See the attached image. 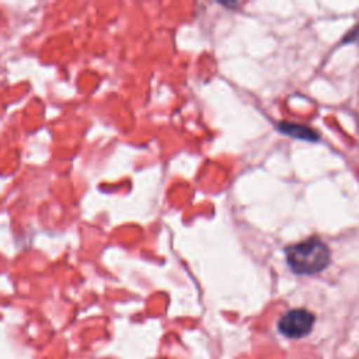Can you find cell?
<instances>
[{"mask_svg":"<svg viewBox=\"0 0 359 359\" xmlns=\"http://www.w3.org/2000/svg\"><path fill=\"white\" fill-rule=\"evenodd\" d=\"M286 261L297 275H314L330 264V248L316 237L307 238L286 248Z\"/></svg>","mask_w":359,"mask_h":359,"instance_id":"1","label":"cell"},{"mask_svg":"<svg viewBox=\"0 0 359 359\" xmlns=\"http://www.w3.org/2000/svg\"><path fill=\"white\" fill-rule=\"evenodd\" d=\"M278 129L287 136H292L294 139H300V140H307V142H316L318 140V133L307 126V125H302V123H290V122H280L278 125Z\"/></svg>","mask_w":359,"mask_h":359,"instance_id":"3","label":"cell"},{"mask_svg":"<svg viewBox=\"0 0 359 359\" xmlns=\"http://www.w3.org/2000/svg\"><path fill=\"white\" fill-rule=\"evenodd\" d=\"M313 324V313L306 309H294L280 317L279 331L287 338H302L311 331Z\"/></svg>","mask_w":359,"mask_h":359,"instance_id":"2","label":"cell"}]
</instances>
